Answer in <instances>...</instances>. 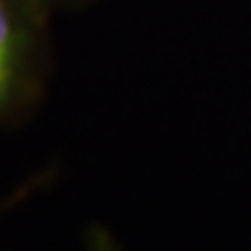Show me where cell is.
Segmentation results:
<instances>
[{"mask_svg": "<svg viewBox=\"0 0 251 251\" xmlns=\"http://www.w3.org/2000/svg\"><path fill=\"white\" fill-rule=\"evenodd\" d=\"M31 190H33V182H28V185H24V187H21L18 192H13V195H10V198H8L5 202H0V213H3V210L8 208V205H10V202H16V200H21V198H24V195H26V192H31Z\"/></svg>", "mask_w": 251, "mask_h": 251, "instance_id": "3957f363", "label": "cell"}, {"mask_svg": "<svg viewBox=\"0 0 251 251\" xmlns=\"http://www.w3.org/2000/svg\"><path fill=\"white\" fill-rule=\"evenodd\" d=\"M87 251H118V246L102 228H93L87 236Z\"/></svg>", "mask_w": 251, "mask_h": 251, "instance_id": "7a4b0ae2", "label": "cell"}, {"mask_svg": "<svg viewBox=\"0 0 251 251\" xmlns=\"http://www.w3.org/2000/svg\"><path fill=\"white\" fill-rule=\"evenodd\" d=\"M41 70V0H0V118L33 100Z\"/></svg>", "mask_w": 251, "mask_h": 251, "instance_id": "6da1fadb", "label": "cell"}]
</instances>
